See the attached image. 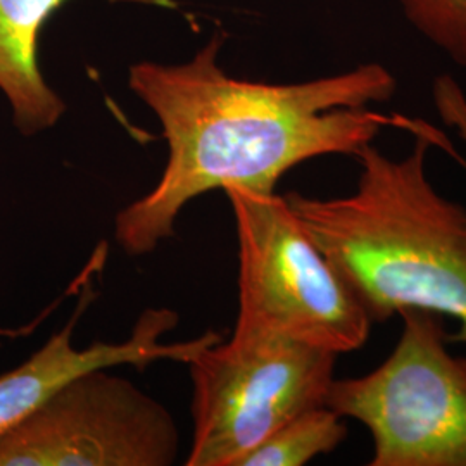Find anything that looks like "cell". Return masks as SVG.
<instances>
[{"label": "cell", "mask_w": 466, "mask_h": 466, "mask_svg": "<svg viewBox=\"0 0 466 466\" xmlns=\"http://www.w3.org/2000/svg\"><path fill=\"white\" fill-rule=\"evenodd\" d=\"M218 47L213 40L180 66L130 69V88L163 127L167 161L157 184L116 215L115 238L128 256L150 254L171 238L185 206L202 194L230 187L275 192L292 167L319 156H356L385 127L431 137L460 157L432 125L368 109L398 86L380 65L304 84H261L227 76Z\"/></svg>", "instance_id": "6da1fadb"}, {"label": "cell", "mask_w": 466, "mask_h": 466, "mask_svg": "<svg viewBox=\"0 0 466 466\" xmlns=\"http://www.w3.org/2000/svg\"><path fill=\"white\" fill-rule=\"evenodd\" d=\"M431 147L435 140L415 135L410 154L390 159L368 144L354 156L352 194L285 199L373 323L431 311L458 321L450 342H466V208L431 182Z\"/></svg>", "instance_id": "7a4b0ae2"}, {"label": "cell", "mask_w": 466, "mask_h": 466, "mask_svg": "<svg viewBox=\"0 0 466 466\" xmlns=\"http://www.w3.org/2000/svg\"><path fill=\"white\" fill-rule=\"evenodd\" d=\"M433 106L442 121L454 128L466 147V92L450 76L441 75L432 86ZM466 169V156L460 161Z\"/></svg>", "instance_id": "8fae6325"}, {"label": "cell", "mask_w": 466, "mask_h": 466, "mask_svg": "<svg viewBox=\"0 0 466 466\" xmlns=\"http://www.w3.org/2000/svg\"><path fill=\"white\" fill-rule=\"evenodd\" d=\"M178 454L173 415L111 368L75 377L0 435V466H169Z\"/></svg>", "instance_id": "8992f818"}, {"label": "cell", "mask_w": 466, "mask_h": 466, "mask_svg": "<svg viewBox=\"0 0 466 466\" xmlns=\"http://www.w3.org/2000/svg\"><path fill=\"white\" fill-rule=\"evenodd\" d=\"M238 242V333L329 350H361L373 321L275 192L230 187Z\"/></svg>", "instance_id": "3957f363"}, {"label": "cell", "mask_w": 466, "mask_h": 466, "mask_svg": "<svg viewBox=\"0 0 466 466\" xmlns=\"http://www.w3.org/2000/svg\"><path fill=\"white\" fill-rule=\"evenodd\" d=\"M90 280L73 317L26 361L0 375V435L15 429L63 385L85 371L97 368L132 365L146 368L161 360L188 363L198 350L218 342L221 335L208 332L192 340L165 342L163 337L178 325L175 311L159 308L146 309L135 323L132 335L121 342H96L76 348L73 332L90 300Z\"/></svg>", "instance_id": "52a82bcc"}, {"label": "cell", "mask_w": 466, "mask_h": 466, "mask_svg": "<svg viewBox=\"0 0 466 466\" xmlns=\"http://www.w3.org/2000/svg\"><path fill=\"white\" fill-rule=\"evenodd\" d=\"M406 17L454 63L466 67V0H400Z\"/></svg>", "instance_id": "30bf717a"}, {"label": "cell", "mask_w": 466, "mask_h": 466, "mask_svg": "<svg viewBox=\"0 0 466 466\" xmlns=\"http://www.w3.org/2000/svg\"><path fill=\"white\" fill-rule=\"evenodd\" d=\"M396 348L361 377L335 379L327 406L367 427L370 466H466V358L441 315L400 311Z\"/></svg>", "instance_id": "277c9868"}, {"label": "cell", "mask_w": 466, "mask_h": 466, "mask_svg": "<svg viewBox=\"0 0 466 466\" xmlns=\"http://www.w3.org/2000/svg\"><path fill=\"white\" fill-rule=\"evenodd\" d=\"M346 418L321 404L287 420L238 466H302L337 450L348 437Z\"/></svg>", "instance_id": "9c48e42d"}, {"label": "cell", "mask_w": 466, "mask_h": 466, "mask_svg": "<svg viewBox=\"0 0 466 466\" xmlns=\"http://www.w3.org/2000/svg\"><path fill=\"white\" fill-rule=\"evenodd\" d=\"M69 0H0V92L26 137L52 128L66 104L46 82L38 38L52 15Z\"/></svg>", "instance_id": "ba28073f"}, {"label": "cell", "mask_w": 466, "mask_h": 466, "mask_svg": "<svg viewBox=\"0 0 466 466\" xmlns=\"http://www.w3.org/2000/svg\"><path fill=\"white\" fill-rule=\"evenodd\" d=\"M337 354L296 340L233 332L190 360L188 466H238L268 435L327 402Z\"/></svg>", "instance_id": "5b68a950"}]
</instances>
